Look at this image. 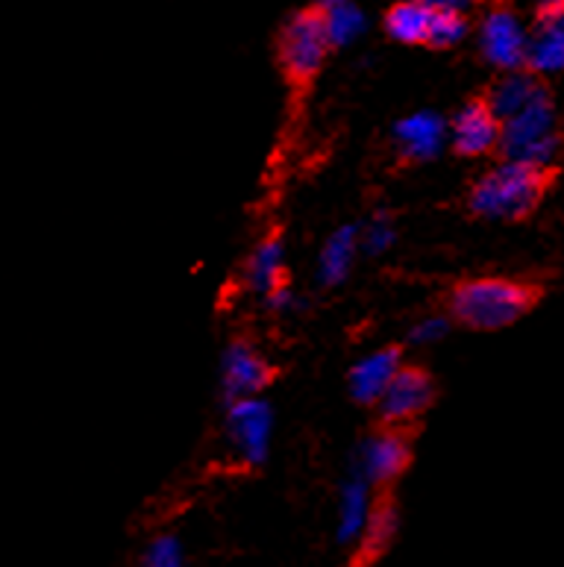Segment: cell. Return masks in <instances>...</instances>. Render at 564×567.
<instances>
[{"label":"cell","instance_id":"1","mask_svg":"<svg viewBox=\"0 0 564 567\" xmlns=\"http://www.w3.org/2000/svg\"><path fill=\"white\" fill-rule=\"evenodd\" d=\"M539 295L530 282L509 277H476L464 280L450 295V321L468 330L498 332L512 327L535 306Z\"/></svg>","mask_w":564,"mask_h":567},{"label":"cell","instance_id":"2","mask_svg":"<svg viewBox=\"0 0 564 567\" xmlns=\"http://www.w3.org/2000/svg\"><path fill=\"white\" fill-rule=\"evenodd\" d=\"M550 171L503 159L489 168L471 188V213L489 220H521L532 215L547 195Z\"/></svg>","mask_w":564,"mask_h":567},{"label":"cell","instance_id":"3","mask_svg":"<svg viewBox=\"0 0 564 567\" xmlns=\"http://www.w3.org/2000/svg\"><path fill=\"white\" fill-rule=\"evenodd\" d=\"M558 151H562V136H558L556 103H553L550 92L539 94L530 106L514 112L512 118L500 121L498 153H503V159L550 171L556 165Z\"/></svg>","mask_w":564,"mask_h":567},{"label":"cell","instance_id":"4","mask_svg":"<svg viewBox=\"0 0 564 567\" xmlns=\"http://www.w3.org/2000/svg\"><path fill=\"white\" fill-rule=\"evenodd\" d=\"M332 44H329L324 12L318 7L297 9L277 35V62L283 74L297 85H309L324 71Z\"/></svg>","mask_w":564,"mask_h":567},{"label":"cell","instance_id":"5","mask_svg":"<svg viewBox=\"0 0 564 567\" xmlns=\"http://www.w3.org/2000/svg\"><path fill=\"white\" fill-rule=\"evenodd\" d=\"M224 435H227L229 453L236 456L238 465H265V458L270 453V441H274V409L265 400V394L227 403Z\"/></svg>","mask_w":564,"mask_h":567},{"label":"cell","instance_id":"6","mask_svg":"<svg viewBox=\"0 0 564 567\" xmlns=\"http://www.w3.org/2000/svg\"><path fill=\"white\" fill-rule=\"evenodd\" d=\"M526 39L530 27L505 3H491L480 21V53L500 74L521 71L526 65Z\"/></svg>","mask_w":564,"mask_h":567},{"label":"cell","instance_id":"7","mask_svg":"<svg viewBox=\"0 0 564 567\" xmlns=\"http://www.w3.org/2000/svg\"><path fill=\"white\" fill-rule=\"evenodd\" d=\"M412 465V441L400 426H382L371 432L356 447L353 474H359L373 488H386L406 474Z\"/></svg>","mask_w":564,"mask_h":567},{"label":"cell","instance_id":"8","mask_svg":"<svg viewBox=\"0 0 564 567\" xmlns=\"http://www.w3.org/2000/svg\"><path fill=\"white\" fill-rule=\"evenodd\" d=\"M435 400V382L427 371L412 368V364H400L394 380L388 382L382 398L377 400L379 417L386 426H409L412 421L427 415V409Z\"/></svg>","mask_w":564,"mask_h":567},{"label":"cell","instance_id":"9","mask_svg":"<svg viewBox=\"0 0 564 567\" xmlns=\"http://www.w3.org/2000/svg\"><path fill=\"white\" fill-rule=\"evenodd\" d=\"M270 380H274V368H270L268 355L250 341H229L227 350L221 353V391H224L227 403L262 398L268 391Z\"/></svg>","mask_w":564,"mask_h":567},{"label":"cell","instance_id":"10","mask_svg":"<svg viewBox=\"0 0 564 567\" xmlns=\"http://www.w3.org/2000/svg\"><path fill=\"white\" fill-rule=\"evenodd\" d=\"M447 144L459 156L480 159L500 151V118L485 101L464 103L453 118L447 121Z\"/></svg>","mask_w":564,"mask_h":567},{"label":"cell","instance_id":"11","mask_svg":"<svg viewBox=\"0 0 564 567\" xmlns=\"http://www.w3.org/2000/svg\"><path fill=\"white\" fill-rule=\"evenodd\" d=\"M394 151L406 162H432L447 147V121L439 112L418 110L397 121L391 130Z\"/></svg>","mask_w":564,"mask_h":567},{"label":"cell","instance_id":"12","mask_svg":"<svg viewBox=\"0 0 564 567\" xmlns=\"http://www.w3.org/2000/svg\"><path fill=\"white\" fill-rule=\"evenodd\" d=\"M403 364V353L397 348H377L371 353L359 355L347 373V389H350V398L362 406H377V400L382 398V391L394 373L400 371Z\"/></svg>","mask_w":564,"mask_h":567},{"label":"cell","instance_id":"13","mask_svg":"<svg viewBox=\"0 0 564 567\" xmlns=\"http://www.w3.org/2000/svg\"><path fill=\"white\" fill-rule=\"evenodd\" d=\"M373 485H368L359 474H350L345 485L338 488V506H336V542L341 547H353L362 538V529L371 517V508L377 503L373 497Z\"/></svg>","mask_w":564,"mask_h":567},{"label":"cell","instance_id":"14","mask_svg":"<svg viewBox=\"0 0 564 567\" xmlns=\"http://www.w3.org/2000/svg\"><path fill=\"white\" fill-rule=\"evenodd\" d=\"M362 256L359 247V227L356 224H345V227L332 229L327 241L320 245L318 262H315V277L324 288H338L347 282V277L353 274L356 262Z\"/></svg>","mask_w":564,"mask_h":567},{"label":"cell","instance_id":"15","mask_svg":"<svg viewBox=\"0 0 564 567\" xmlns=\"http://www.w3.org/2000/svg\"><path fill=\"white\" fill-rule=\"evenodd\" d=\"M564 65V24L562 18H535L526 39V65L530 74L547 80L556 76Z\"/></svg>","mask_w":564,"mask_h":567},{"label":"cell","instance_id":"16","mask_svg":"<svg viewBox=\"0 0 564 567\" xmlns=\"http://www.w3.org/2000/svg\"><path fill=\"white\" fill-rule=\"evenodd\" d=\"M286 245L283 238L268 236L262 238L259 245L253 247L245 262V286L250 288L256 297H265L274 288L286 286Z\"/></svg>","mask_w":564,"mask_h":567},{"label":"cell","instance_id":"17","mask_svg":"<svg viewBox=\"0 0 564 567\" xmlns=\"http://www.w3.org/2000/svg\"><path fill=\"white\" fill-rule=\"evenodd\" d=\"M544 92H547V85H544L541 76L530 74L526 69L505 71V74H500L498 83L491 85L485 103H489V110L494 112L500 121H505L512 118L514 112H521L523 106H530V103Z\"/></svg>","mask_w":564,"mask_h":567},{"label":"cell","instance_id":"18","mask_svg":"<svg viewBox=\"0 0 564 567\" xmlns=\"http://www.w3.org/2000/svg\"><path fill=\"white\" fill-rule=\"evenodd\" d=\"M430 21H432V7H427L423 0H397L386 12V33L391 42L409 44H427L430 35Z\"/></svg>","mask_w":564,"mask_h":567},{"label":"cell","instance_id":"19","mask_svg":"<svg viewBox=\"0 0 564 567\" xmlns=\"http://www.w3.org/2000/svg\"><path fill=\"white\" fill-rule=\"evenodd\" d=\"M397 529H400V512L391 499H379L373 503L371 517H368V524L362 529V538L356 544V553H359V559L362 561H373L379 559L382 553L394 544Z\"/></svg>","mask_w":564,"mask_h":567},{"label":"cell","instance_id":"20","mask_svg":"<svg viewBox=\"0 0 564 567\" xmlns=\"http://www.w3.org/2000/svg\"><path fill=\"white\" fill-rule=\"evenodd\" d=\"M320 12H324V24H327V35L329 44H332V51L356 42V39L362 35L365 16L353 7V0H350V3H341V7L320 9Z\"/></svg>","mask_w":564,"mask_h":567},{"label":"cell","instance_id":"21","mask_svg":"<svg viewBox=\"0 0 564 567\" xmlns=\"http://www.w3.org/2000/svg\"><path fill=\"white\" fill-rule=\"evenodd\" d=\"M468 39V18L459 9H432L430 35H427V48L435 51H450L455 44Z\"/></svg>","mask_w":564,"mask_h":567},{"label":"cell","instance_id":"22","mask_svg":"<svg viewBox=\"0 0 564 567\" xmlns=\"http://www.w3.org/2000/svg\"><path fill=\"white\" fill-rule=\"evenodd\" d=\"M397 241V224L391 213H373L371 218L365 220L359 227V247L368 256H382L388 254Z\"/></svg>","mask_w":564,"mask_h":567},{"label":"cell","instance_id":"23","mask_svg":"<svg viewBox=\"0 0 564 567\" xmlns=\"http://www.w3.org/2000/svg\"><path fill=\"white\" fill-rule=\"evenodd\" d=\"M139 567H186V547L174 533L153 535L139 556Z\"/></svg>","mask_w":564,"mask_h":567},{"label":"cell","instance_id":"24","mask_svg":"<svg viewBox=\"0 0 564 567\" xmlns=\"http://www.w3.org/2000/svg\"><path fill=\"white\" fill-rule=\"evenodd\" d=\"M453 321H450V315H421L418 321L409 327V344L414 348H432V344H439V341L447 339V332H450Z\"/></svg>","mask_w":564,"mask_h":567},{"label":"cell","instance_id":"25","mask_svg":"<svg viewBox=\"0 0 564 567\" xmlns=\"http://www.w3.org/2000/svg\"><path fill=\"white\" fill-rule=\"evenodd\" d=\"M262 303H265V309H268V312L288 315L297 306V300H295V291H291V288L279 286V288H274V291H268V295L262 297Z\"/></svg>","mask_w":564,"mask_h":567},{"label":"cell","instance_id":"26","mask_svg":"<svg viewBox=\"0 0 564 567\" xmlns=\"http://www.w3.org/2000/svg\"><path fill=\"white\" fill-rule=\"evenodd\" d=\"M564 0H539V16L535 18H562Z\"/></svg>","mask_w":564,"mask_h":567},{"label":"cell","instance_id":"27","mask_svg":"<svg viewBox=\"0 0 564 567\" xmlns=\"http://www.w3.org/2000/svg\"><path fill=\"white\" fill-rule=\"evenodd\" d=\"M423 3L432 9H459V12H464V7H468L471 0H423Z\"/></svg>","mask_w":564,"mask_h":567},{"label":"cell","instance_id":"28","mask_svg":"<svg viewBox=\"0 0 564 567\" xmlns=\"http://www.w3.org/2000/svg\"><path fill=\"white\" fill-rule=\"evenodd\" d=\"M341 3H350V0H315V7L318 9H332V7H341Z\"/></svg>","mask_w":564,"mask_h":567}]
</instances>
